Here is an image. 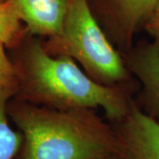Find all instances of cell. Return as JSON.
<instances>
[{"instance_id":"7a4b0ae2","label":"cell","mask_w":159,"mask_h":159,"mask_svg":"<svg viewBox=\"0 0 159 159\" xmlns=\"http://www.w3.org/2000/svg\"><path fill=\"white\" fill-rule=\"evenodd\" d=\"M7 113L23 135L16 159H103L115 152L113 126L93 109L57 110L11 98Z\"/></svg>"},{"instance_id":"52a82bcc","label":"cell","mask_w":159,"mask_h":159,"mask_svg":"<svg viewBox=\"0 0 159 159\" xmlns=\"http://www.w3.org/2000/svg\"><path fill=\"white\" fill-rule=\"evenodd\" d=\"M28 32L51 37L60 31L69 0H11Z\"/></svg>"},{"instance_id":"ba28073f","label":"cell","mask_w":159,"mask_h":159,"mask_svg":"<svg viewBox=\"0 0 159 159\" xmlns=\"http://www.w3.org/2000/svg\"><path fill=\"white\" fill-rule=\"evenodd\" d=\"M11 97L0 92V159H16L23 143L22 134L10 125L7 103Z\"/></svg>"},{"instance_id":"5b68a950","label":"cell","mask_w":159,"mask_h":159,"mask_svg":"<svg viewBox=\"0 0 159 159\" xmlns=\"http://www.w3.org/2000/svg\"><path fill=\"white\" fill-rule=\"evenodd\" d=\"M111 124L116 134L113 159H159V124L134 99L127 113Z\"/></svg>"},{"instance_id":"6da1fadb","label":"cell","mask_w":159,"mask_h":159,"mask_svg":"<svg viewBox=\"0 0 159 159\" xmlns=\"http://www.w3.org/2000/svg\"><path fill=\"white\" fill-rule=\"evenodd\" d=\"M10 51L18 79L12 98L57 110L101 109L110 123L122 119L134 101L131 85H102L71 57L50 54L29 32Z\"/></svg>"},{"instance_id":"9c48e42d","label":"cell","mask_w":159,"mask_h":159,"mask_svg":"<svg viewBox=\"0 0 159 159\" xmlns=\"http://www.w3.org/2000/svg\"><path fill=\"white\" fill-rule=\"evenodd\" d=\"M28 33L11 0L0 2V42L11 50Z\"/></svg>"},{"instance_id":"277c9868","label":"cell","mask_w":159,"mask_h":159,"mask_svg":"<svg viewBox=\"0 0 159 159\" xmlns=\"http://www.w3.org/2000/svg\"><path fill=\"white\" fill-rule=\"evenodd\" d=\"M95 18L123 55L159 7V0H88Z\"/></svg>"},{"instance_id":"4fadbf2b","label":"cell","mask_w":159,"mask_h":159,"mask_svg":"<svg viewBox=\"0 0 159 159\" xmlns=\"http://www.w3.org/2000/svg\"><path fill=\"white\" fill-rule=\"evenodd\" d=\"M103 159H113V157H107V158H103Z\"/></svg>"},{"instance_id":"8992f818","label":"cell","mask_w":159,"mask_h":159,"mask_svg":"<svg viewBox=\"0 0 159 159\" xmlns=\"http://www.w3.org/2000/svg\"><path fill=\"white\" fill-rule=\"evenodd\" d=\"M122 56L125 66L140 85L134 101L159 124V41H139Z\"/></svg>"},{"instance_id":"7c38bea8","label":"cell","mask_w":159,"mask_h":159,"mask_svg":"<svg viewBox=\"0 0 159 159\" xmlns=\"http://www.w3.org/2000/svg\"><path fill=\"white\" fill-rule=\"evenodd\" d=\"M157 16H159V7L157 8V11L155 12V14L153 15V17H157Z\"/></svg>"},{"instance_id":"5bb4252c","label":"cell","mask_w":159,"mask_h":159,"mask_svg":"<svg viewBox=\"0 0 159 159\" xmlns=\"http://www.w3.org/2000/svg\"><path fill=\"white\" fill-rule=\"evenodd\" d=\"M2 1H4V0H0V2H2Z\"/></svg>"},{"instance_id":"30bf717a","label":"cell","mask_w":159,"mask_h":159,"mask_svg":"<svg viewBox=\"0 0 159 159\" xmlns=\"http://www.w3.org/2000/svg\"><path fill=\"white\" fill-rule=\"evenodd\" d=\"M17 88L15 66L6 52V46L0 42V92L7 93L12 98L17 92Z\"/></svg>"},{"instance_id":"3957f363","label":"cell","mask_w":159,"mask_h":159,"mask_svg":"<svg viewBox=\"0 0 159 159\" xmlns=\"http://www.w3.org/2000/svg\"><path fill=\"white\" fill-rule=\"evenodd\" d=\"M53 56L74 59L89 76L106 86H130L133 76L123 56L95 18L88 0H69L58 34L43 40Z\"/></svg>"},{"instance_id":"8fae6325","label":"cell","mask_w":159,"mask_h":159,"mask_svg":"<svg viewBox=\"0 0 159 159\" xmlns=\"http://www.w3.org/2000/svg\"><path fill=\"white\" fill-rule=\"evenodd\" d=\"M144 29L152 39L159 41V16L152 17L145 24Z\"/></svg>"}]
</instances>
